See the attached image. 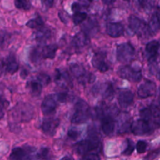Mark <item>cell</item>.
<instances>
[{"label":"cell","mask_w":160,"mask_h":160,"mask_svg":"<svg viewBox=\"0 0 160 160\" xmlns=\"http://www.w3.org/2000/svg\"><path fill=\"white\" fill-rule=\"evenodd\" d=\"M81 160H101L99 156L96 154H88L85 155Z\"/></svg>","instance_id":"cell-34"},{"label":"cell","mask_w":160,"mask_h":160,"mask_svg":"<svg viewBox=\"0 0 160 160\" xmlns=\"http://www.w3.org/2000/svg\"><path fill=\"white\" fill-rule=\"evenodd\" d=\"M118 73L120 78L128 80V81H134V82L140 81L142 78V72L141 69L131 67V66L121 67L119 70Z\"/></svg>","instance_id":"cell-6"},{"label":"cell","mask_w":160,"mask_h":160,"mask_svg":"<svg viewBox=\"0 0 160 160\" xmlns=\"http://www.w3.org/2000/svg\"><path fill=\"white\" fill-rule=\"evenodd\" d=\"M42 1L45 6H47V7H51L53 5L54 0H42Z\"/></svg>","instance_id":"cell-38"},{"label":"cell","mask_w":160,"mask_h":160,"mask_svg":"<svg viewBox=\"0 0 160 160\" xmlns=\"http://www.w3.org/2000/svg\"><path fill=\"white\" fill-rule=\"evenodd\" d=\"M116 122L114 117L110 115H105L102 118V129L106 135H112L115 131Z\"/></svg>","instance_id":"cell-13"},{"label":"cell","mask_w":160,"mask_h":160,"mask_svg":"<svg viewBox=\"0 0 160 160\" xmlns=\"http://www.w3.org/2000/svg\"><path fill=\"white\" fill-rule=\"evenodd\" d=\"M38 81L42 84H48L49 83L50 78L48 75L45 74H40L38 77Z\"/></svg>","instance_id":"cell-33"},{"label":"cell","mask_w":160,"mask_h":160,"mask_svg":"<svg viewBox=\"0 0 160 160\" xmlns=\"http://www.w3.org/2000/svg\"><path fill=\"white\" fill-rule=\"evenodd\" d=\"M102 2L105 3V4L110 5V4H112V3L115 2V0H102Z\"/></svg>","instance_id":"cell-39"},{"label":"cell","mask_w":160,"mask_h":160,"mask_svg":"<svg viewBox=\"0 0 160 160\" xmlns=\"http://www.w3.org/2000/svg\"><path fill=\"white\" fill-rule=\"evenodd\" d=\"M5 67H6V72H8L10 74H13V73H15L17 71L19 65L14 56L11 55V56L8 57V59H6Z\"/></svg>","instance_id":"cell-21"},{"label":"cell","mask_w":160,"mask_h":160,"mask_svg":"<svg viewBox=\"0 0 160 160\" xmlns=\"http://www.w3.org/2000/svg\"><path fill=\"white\" fill-rule=\"evenodd\" d=\"M58 98L56 95H49L44 98L42 103V111L45 115H50L56 110L58 105Z\"/></svg>","instance_id":"cell-7"},{"label":"cell","mask_w":160,"mask_h":160,"mask_svg":"<svg viewBox=\"0 0 160 160\" xmlns=\"http://www.w3.org/2000/svg\"><path fill=\"white\" fill-rule=\"evenodd\" d=\"M14 4L17 9L28 10L30 9V4L28 0H14Z\"/></svg>","instance_id":"cell-29"},{"label":"cell","mask_w":160,"mask_h":160,"mask_svg":"<svg viewBox=\"0 0 160 160\" xmlns=\"http://www.w3.org/2000/svg\"><path fill=\"white\" fill-rule=\"evenodd\" d=\"M57 46L55 45H45L41 51V56L45 59H53L57 51Z\"/></svg>","instance_id":"cell-22"},{"label":"cell","mask_w":160,"mask_h":160,"mask_svg":"<svg viewBox=\"0 0 160 160\" xmlns=\"http://www.w3.org/2000/svg\"><path fill=\"white\" fill-rule=\"evenodd\" d=\"M13 119L17 122H28L34 117V108L28 103H20L12 111Z\"/></svg>","instance_id":"cell-1"},{"label":"cell","mask_w":160,"mask_h":160,"mask_svg":"<svg viewBox=\"0 0 160 160\" xmlns=\"http://www.w3.org/2000/svg\"><path fill=\"white\" fill-rule=\"evenodd\" d=\"M81 5L78 2L73 3V6H72V9H73V12H80V9H81Z\"/></svg>","instance_id":"cell-37"},{"label":"cell","mask_w":160,"mask_h":160,"mask_svg":"<svg viewBox=\"0 0 160 160\" xmlns=\"http://www.w3.org/2000/svg\"><path fill=\"white\" fill-rule=\"evenodd\" d=\"M129 27L131 31L140 37L149 36L152 34L148 25L135 16H131L129 17Z\"/></svg>","instance_id":"cell-4"},{"label":"cell","mask_w":160,"mask_h":160,"mask_svg":"<svg viewBox=\"0 0 160 160\" xmlns=\"http://www.w3.org/2000/svg\"><path fill=\"white\" fill-rule=\"evenodd\" d=\"M131 130L134 135L142 136L149 133L151 131V127L148 122L140 119L131 123Z\"/></svg>","instance_id":"cell-8"},{"label":"cell","mask_w":160,"mask_h":160,"mask_svg":"<svg viewBox=\"0 0 160 160\" xmlns=\"http://www.w3.org/2000/svg\"><path fill=\"white\" fill-rule=\"evenodd\" d=\"M25 160H38L37 158H34V157H27Z\"/></svg>","instance_id":"cell-40"},{"label":"cell","mask_w":160,"mask_h":160,"mask_svg":"<svg viewBox=\"0 0 160 160\" xmlns=\"http://www.w3.org/2000/svg\"><path fill=\"white\" fill-rule=\"evenodd\" d=\"M8 39V34L4 31H0V48L5 47L6 41Z\"/></svg>","instance_id":"cell-32"},{"label":"cell","mask_w":160,"mask_h":160,"mask_svg":"<svg viewBox=\"0 0 160 160\" xmlns=\"http://www.w3.org/2000/svg\"><path fill=\"white\" fill-rule=\"evenodd\" d=\"M106 32L108 35L112 38H119L123 35L124 32L123 25L119 23H110L106 27Z\"/></svg>","instance_id":"cell-17"},{"label":"cell","mask_w":160,"mask_h":160,"mask_svg":"<svg viewBox=\"0 0 160 160\" xmlns=\"http://www.w3.org/2000/svg\"><path fill=\"white\" fill-rule=\"evenodd\" d=\"M159 43L158 41L154 40L149 42L145 47V52L147 58L149 61H155L159 55Z\"/></svg>","instance_id":"cell-15"},{"label":"cell","mask_w":160,"mask_h":160,"mask_svg":"<svg viewBox=\"0 0 160 160\" xmlns=\"http://www.w3.org/2000/svg\"><path fill=\"white\" fill-rule=\"evenodd\" d=\"M28 84L31 93L34 96H38L42 91V84L38 81H32Z\"/></svg>","instance_id":"cell-26"},{"label":"cell","mask_w":160,"mask_h":160,"mask_svg":"<svg viewBox=\"0 0 160 160\" xmlns=\"http://www.w3.org/2000/svg\"><path fill=\"white\" fill-rule=\"evenodd\" d=\"M140 117L142 120H145L147 122L152 120L154 118V120H156V121L159 123V109L157 106H155L153 108H145L141 110Z\"/></svg>","instance_id":"cell-11"},{"label":"cell","mask_w":160,"mask_h":160,"mask_svg":"<svg viewBox=\"0 0 160 160\" xmlns=\"http://www.w3.org/2000/svg\"><path fill=\"white\" fill-rule=\"evenodd\" d=\"M147 147H148V144L145 141H138L136 145V149H137L138 152L142 154V153L145 152L147 150Z\"/></svg>","instance_id":"cell-30"},{"label":"cell","mask_w":160,"mask_h":160,"mask_svg":"<svg viewBox=\"0 0 160 160\" xmlns=\"http://www.w3.org/2000/svg\"><path fill=\"white\" fill-rule=\"evenodd\" d=\"M156 92V85L153 81H146L141 84L138 90V95L140 98H146L155 95Z\"/></svg>","instance_id":"cell-10"},{"label":"cell","mask_w":160,"mask_h":160,"mask_svg":"<svg viewBox=\"0 0 160 160\" xmlns=\"http://www.w3.org/2000/svg\"><path fill=\"white\" fill-rule=\"evenodd\" d=\"M119 104L121 107L128 108L134 102V94L131 91L125 90L120 93L118 97Z\"/></svg>","instance_id":"cell-16"},{"label":"cell","mask_w":160,"mask_h":160,"mask_svg":"<svg viewBox=\"0 0 160 160\" xmlns=\"http://www.w3.org/2000/svg\"><path fill=\"white\" fill-rule=\"evenodd\" d=\"M91 115L90 108L83 100H79L75 106L74 113L72 116L71 122L76 124H81L87 121Z\"/></svg>","instance_id":"cell-2"},{"label":"cell","mask_w":160,"mask_h":160,"mask_svg":"<svg viewBox=\"0 0 160 160\" xmlns=\"http://www.w3.org/2000/svg\"><path fill=\"white\" fill-rule=\"evenodd\" d=\"M92 64L95 68L101 72H106L109 69L106 59V53L104 52L96 53L92 59Z\"/></svg>","instance_id":"cell-12"},{"label":"cell","mask_w":160,"mask_h":160,"mask_svg":"<svg viewBox=\"0 0 160 160\" xmlns=\"http://www.w3.org/2000/svg\"><path fill=\"white\" fill-rule=\"evenodd\" d=\"M50 36H51V32L48 29L42 27V28L38 30V31L36 32L35 34V38L36 40L38 41V42H45L48 38H49Z\"/></svg>","instance_id":"cell-25"},{"label":"cell","mask_w":160,"mask_h":160,"mask_svg":"<svg viewBox=\"0 0 160 160\" xmlns=\"http://www.w3.org/2000/svg\"><path fill=\"white\" fill-rule=\"evenodd\" d=\"M80 133L78 132V130L76 129H70L68 132V135L70 138H73V139H76L78 138V136H79Z\"/></svg>","instance_id":"cell-35"},{"label":"cell","mask_w":160,"mask_h":160,"mask_svg":"<svg viewBox=\"0 0 160 160\" xmlns=\"http://www.w3.org/2000/svg\"><path fill=\"white\" fill-rule=\"evenodd\" d=\"M28 156V152L23 148H15L9 156L10 160H24Z\"/></svg>","instance_id":"cell-23"},{"label":"cell","mask_w":160,"mask_h":160,"mask_svg":"<svg viewBox=\"0 0 160 160\" xmlns=\"http://www.w3.org/2000/svg\"><path fill=\"white\" fill-rule=\"evenodd\" d=\"M2 65L0 64V74L2 73Z\"/></svg>","instance_id":"cell-42"},{"label":"cell","mask_w":160,"mask_h":160,"mask_svg":"<svg viewBox=\"0 0 160 160\" xmlns=\"http://www.w3.org/2000/svg\"><path fill=\"white\" fill-rule=\"evenodd\" d=\"M59 124V120L58 119H48L45 120L42 123V128L45 134L53 136L56 134V129Z\"/></svg>","instance_id":"cell-14"},{"label":"cell","mask_w":160,"mask_h":160,"mask_svg":"<svg viewBox=\"0 0 160 160\" xmlns=\"http://www.w3.org/2000/svg\"><path fill=\"white\" fill-rule=\"evenodd\" d=\"M4 108H5V105H4V102L2 101V99L0 97V120L2 118V117L4 116Z\"/></svg>","instance_id":"cell-36"},{"label":"cell","mask_w":160,"mask_h":160,"mask_svg":"<svg viewBox=\"0 0 160 160\" xmlns=\"http://www.w3.org/2000/svg\"><path fill=\"white\" fill-rule=\"evenodd\" d=\"M100 146V142L95 138L83 140L77 143L74 146V150L78 154L81 156L90 154L92 151L97 150Z\"/></svg>","instance_id":"cell-3"},{"label":"cell","mask_w":160,"mask_h":160,"mask_svg":"<svg viewBox=\"0 0 160 160\" xmlns=\"http://www.w3.org/2000/svg\"><path fill=\"white\" fill-rule=\"evenodd\" d=\"M125 1H130V0H125Z\"/></svg>","instance_id":"cell-43"},{"label":"cell","mask_w":160,"mask_h":160,"mask_svg":"<svg viewBox=\"0 0 160 160\" xmlns=\"http://www.w3.org/2000/svg\"><path fill=\"white\" fill-rule=\"evenodd\" d=\"M135 56V50L129 42L120 44L117 48V59L121 62H128L133 60Z\"/></svg>","instance_id":"cell-5"},{"label":"cell","mask_w":160,"mask_h":160,"mask_svg":"<svg viewBox=\"0 0 160 160\" xmlns=\"http://www.w3.org/2000/svg\"><path fill=\"white\" fill-rule=\"evenodd\" d=\"M83 32L88 36H94L98 31V23L95 20H89L83 26Z\"/></svg>","instance_id":"cell-19"},{"label":"cell","mask_w":160,"mask_h":160,"mask_svg":"<svg viewBox=\"0 0 160 160\" xmlns=\"http://www.w3.org/2000/svg\"><path fill=\"white\" fill-rule=\"evenodd\" d=\"M70 70H71L73 76L78 80V81H80L82 84H85L87 81H88V82L93 81L92 80V75L87 74V71L85 70V69L79 64H73L70 67Z\"/></svg>","instance_id":"cell-9"},{"label":"cell","mask_w":160,"mask_h":160,"mask_svg":"<svg viewBox=\"0 0 160 160\" xmlns=\"http://www.w3.org/2000/svg\"><path fill=\"white\" fill-rule=\"evenodd\" d=\"M89 43L88 36L83 31L78 33L73 38V45L78 48H82Z\"/></svg>","instance_id":"cell-18"},{"label":"cell","mask_w":160,"mask_h":160,"mask_svg":"<svg viewBox=\"0 0 160 160\" xmlns=\"http://www.w3.org/2000/svg\"><path fill=\"white\" fill-rule=\"evenodd\" d=\"M134 150V145L132 141L128 140V146L125 148L124 151L123 152V154L125 156H130L132 154V152Z\"/></svg>","instance_id":"cell-31"},{"label":"cell","mask_w":160,"mask_h":160,"mask_svg":"<svg viewBox=\"0 0 160 160\" xmlns=\"http://www.w3.org/2000/svg\"><path fill=\"white\" fill-rule=\"evenodd\" d=\"M148 28H149L152 34H155V33H156L159 31V27H160L159 11H157L156 13H154V15H153L152 17L151 21H150L149 24H148Z\"/></svg>","instance_id":"cell-24"},{"label":"cell","mask_w":160,"mask_h":160,"mask_svg":"<svg viewBox=\"0 0 160 160\" xmlns=\"http://www.w3.org/2000/svg\"><path fill=\"white\" fill-rule=\"evenodd\" d=\"M118 132L120 134H123L127 132L131 128V123H130V117L128 114H123L120 117H119L118 122Z\"/></svg>","instance_id":"cell-20"},{"label":"cell","mask_w":160,"mask_h":160,"mask_svg":"<svg viewBox=\"0 0 160 160\" xmlns=\"http://www.w3.org/2000/svg\"><path fill=\"white\" fill-rule=\"evenodd\" d=\"M44 22L40 17L32 19L27 23V26L31 28H41L43 27Z\"/></svg>","instance_id":"cell-27"},{"label":"cell","mask_w":160,"mask_h":160,"mask_svg":"<svg viewBox=\"0 0 160 160\" xmlns=\"http://www.w3.org/2000/svg\"><path fill=\"white\" fill-rule=\"evenodd\" d=\"M87 14L85 12H75L74 15L73 17V23H74L75 25H78L82 23L84 20L87 19Z\"/></svg>","instance_id":"cell-28"},{"label":"cell","mask_w":160,"mask_h":160,"mask_svg":"<svg viewBox=\"0 0 160 160\" xmlns=\"http://www.w3.org/2000/svg\"><path fill=\"white\" fill-rule=\"evenodd\" d=\"M60 160H72V159L70 157H69V156H65V157H63Z\"/></svg>","instance_id":"cell-41"}]
</instances>
